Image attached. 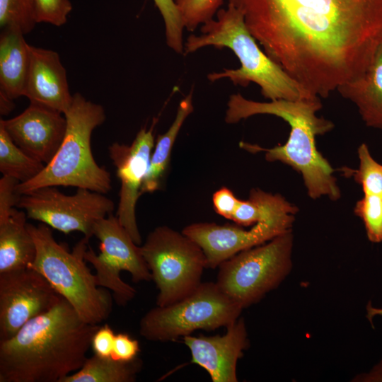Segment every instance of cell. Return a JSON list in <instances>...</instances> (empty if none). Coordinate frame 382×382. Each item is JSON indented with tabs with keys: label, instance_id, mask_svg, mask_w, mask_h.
Masks as SVG:
<instances>
[{
	"label": "cell",
	"instance_id": "obj_1",
	"mask_svg": "<svg viewBox=\"0 0 382 382\" xmlns=\"http://www.w3.org/2000/svg\"><path fill=\"white\" fill-rule=\"evenodd\" d=\"M264 52L312 95L361 75L382 47V0H228Z\"/></svg>",
	"mask_w": 382,
	"mask_h": 382
},
{
	"label": "cell",
	"instance_id": "obj_2",
	"mask_svg": "<svg viewBox=\"0 0 382 382\" xmlns=\"http://www.w3.org/2000/svg\"><path fill=\"white\" fill-rule=\"evenodd\" d=\"M99 327L86 323L62 298L0 341V382H61L82 367Z\"/></svg>",
	"mask_w": 382,
	"mask_h": 382
},
{
	"label": "cell",
	"instance_id": "obj_3",
	"mask_svg": "<svg viewBox=\"0 0 382 382\" xmlns=\"http://www.w3.org/2000/svg\"><path fill=\"white\" fill-rule=\"evenodd\" d=\"M321 108L319 97L263 103L247 99L238 93L230 96L224 120L228 124H235L255 115L265 114L285 120L291 131L284 144L264 149L241 142V146L251 151H265L267 161H279L300 173L311 198L327 197L335 201L341 192L334 169L318 151L316 144L317 136L334 128L331 121L316 115Z\"/></svg>",
	"mask_w": 382,
	"mask_h": 382
},
{
	"label": "cell",
	"instance_id": "obj_4",
	"mask_svg": "<svg viewBox=\"0 0 382 382\" xmlns=\"http://www.w3.org/2000/svg\"><path fill=\"white\" fill-rule=\"evenodd\" d=\"M202 34L190 35L184 43V54L193 53L207 46L230 49L241 66L236 69L207 75L212 82L228 79L234 85L247 87L255 83L262 95L270 100H298L318 97L312 95L273 61L257 43L249 31L243 13L232 4L220 8L216 18L201 26Z\"/></svg>",
	"mask_w": 382,
	"mask_h": 382
},
{
	"label": "cell",
	"instance_id": "obj_5",
	"mask_svg": "<svg viewBox=\"0 0 382 382\" xmlns=\"http://www.w3.org/2000/svg\"><path fill=\"white\" fill-rule=\"evenodd\" d=\"M64 115L66 129L57 152L39 175L16 185L19 195L48 186H71L103 194L112 189L110 173L96 163L91 146L93 131L105 121V109L76 93Z\"/></svg>",
	"mask_w": 382,
	"mask_h": 382
},
{
	"label": "cell",
	"instance_id": "obj_6",
	"mask_svg": "<svg viewBox=\"0 0 382 382\" xmlns=\"http://www.w3.org/2000/svg\"><path fill=\"white\" fill-rule=\"evenodd\" d=\"M27 226L36 248L29 267L40 272L86 323L99 325L106 320L112 311V298L98 285L96 274L86 264L90 238L84 236L69 252L56 241L49 226L28 223Z\"/></svg>",
	"mask_w": 382,
	"mask_h": 382
},
{
	"label": "cell",
	"instance_id": "obj_7",
	"mask_svg": "<svg viewBox=\"0 0 382 382\" xmlns=\"http://www.w3.org/2000/svg\"><path fill=\"white\" fill-rule=\"evenodd\" d=\"M292 229L243 250L219 266L216 284L243 308L276 289L292 268Z\"/></svg>",
	"mask_w": 382,
	"mask_h": 382
},
{
	"label": "cell",
	"instance_id": "obj_8",
	"mask_svg": "<svg viewBox=\"0 0 382 382\" xmlns=\"http://www.w3.org/2000/svg\"><path fill=\"white\" fill-rule=\"evenodd\" d=\"M243 309L216 282H202L183 299L149 311L139 322V333L149 341H172L197 330L226 328Z\"/></svg>",
	"mask_w": 382,
	"mask_h": 382
},
{
	"label": "cell",
	"instance_id": "obj_9",
	"mask_svg": "<svg viewBox=\"0 0 382 382\" xmlns=\"http://www.w3.org/2000/svg\"><path fill=\"white\" fill-rule=\"evenodd\" d=\"M158 294V306L175 303L193 292L202 283L207 260L192 239L168 226L156 227L140 247Z\"/></svg>",
	"mask_w": 382,
	"mask_h": 382
},
{
	"label": "cell",
	"instance_id": "obj_10",
	"mask_svg": "<svg viewBox=\"0 0 382 382\" xmlns=\"http://www.w3.org/2000/svg\"><path fill=\"white\" fill-rule=\"evenodd\" d=\"M93 236L100 241V253L97 255L89 247L85 260L95 268L98 285L111 290L117 304L125 306L136 291L122 280L120 272H129L136 283L152 279L140 247L112 213L96 223Z\"/></svg>",
	"mask_w": 382,
	"mask_h": 382
},
{
	"label": "cell",
	"instance_id": "obj_11",
	"mask_svg": "<svg viewBox=\"0 0 382 382\" xmlns=\"http://www.w3.org/2000/svg\"><path fill=\"white\" fill-rule=\"evenodd\" d=\"M17 207L25 210L28 218L64 233L79 231L90 238L96 223L111 214L115 206L104 194L88 189L77 188L75 194L68 195L48 186L21 195Z\"/></svg>",
	"mask_w": 382,
	"mask_h": 382
},
{
	"label": "cell",
	"instance_id": "obj_12",
	"mask_svg": "<svg viewBox=\"0 0 382 382\" xmlns=\"http://www.w3.org/2000/svg\"><path fill=\"white\" fill-rule=\"evenodd\" d=\"M62 298L32 268L0 273V341L12 337L27 322L51 310Z\"/></svg>",
	"mask_w": 382,
	"mask_h": 382
},
{
	"label": "cell",
	"instance_id": "obj_13",
	"mask_svg": "<svg viewBox=\"0 0 382 382\" xmlns=\"http://www.w3.org/2000/svg\"><path fill=\"white\" fill-rule=\"evenodd\" d=\"M294 215L282 214L259 221L249 230L238 224L201 222L185 226L182 232L201 247L206 257L207 267L216 268L237 253L292 229Z\"/></svg>",
	"mask_w": 382,
	"mask_h": 382
},
{
	"label": "cell",
	"instance_id": "obj_14",
	"mask_svg": "<svg viewBox=\"0 0 382 382\" xmlns=\"http://www.w3.org/2000/svg\"><path fill=\"white\" fill-rule=\"evenodd\" d=\"M154 124L155 122L149 129L141 128L130 145L115 142L108 147L110 158L120 181V200L115 216L137 245L141 244V237L135 209L154 145Z\"/></svg>",
	"mask_w": 382,
	"mask_h": 382
},
{
	"label": "cell",
	"instance_id": "obj_15",
	"mask_svg": "<svg viewBox=\"0 0 382 382\" xmlns=\"http://www.w3.org/2000/svg\"><path fill=\"white\" fill-rule=\"evenodd\" d=\"M0 125L18 147L46 165L62 143L66 120L59 112L30 103L18 115L1 119Z\"/></svg>",
	"mask_w": 382,
	"mask_h": 382
},
{
	"label": "cell",
	"instance_id": "obj_16",
	"mask_svg": "<svg viewBox=\"0 0 382 382\" xmlns=\"http://www.w3.org/2000/svg\"><path fill=\"white\" fill-rule=\"evenodd\" d=\"M192 362L205 369L213 382H237L238 360L249 346L244 319L239 318L226 327L224 335L183 337Z\"/></svg>",
	"mask_w": 382,
	"mask_h": 382
},
{
	"label": "cell",
	"instance_id": "obj_17",
	"mask_svg": "<svg viewBox=\"0 0 382 382\" xmlns=\"http://www.w3.org/2000/svg\"><path fill=\"white\" fill-rule=\"evenodd\" d=\"M23 96L30 103L64 114L69 108L70 93L66 71L59 54L30 45V65Z\"/></svg>",
	"mask_w": 382,
	"mask_h": 382
},
{
	"label": "cell",
	"instance_id": "obj_18",
	"mask_svg": "<svg viewBox=\"0 0 382 382\" xmlns=\"http://www.w3.org/2000/svg\"><path fill=\"white\" fill-rule=\"evenodd\" d=\"M336 91L357 107L366 126L382 129V47L361 75Z\"/></svg>",
	"mask_w": 382,
	"mask_h": 382
},
{
	"label": "cell",
	"instance_id": "obj_19",
	"mask_svg": "<svg viewBox=\"0 0 382 382\" xmlns=\"http://www.w3.org/2000/svg\"><path fill=\"white\" fill-rule=\"evenodd\" d=\"M23 35L16 29H1L0 94L11 100L23 96L30 65V45Z\"/></svg>",
	"mask_w": 382,
	"mask_h": 382
},
{
	"label": "cell",
	"instance_id": "obj_20",
	"mask_svg": "<svg viewBox=\"0 0 382 382\" xmlns=\"http://www.w3.org/2000/svg\"><path fill=\"white\" fill-rule=\"evenodd\" d=\"M25 212L16 208L0 219V273L29 267L36 248L27 226Z\"/></svg>",
	"mask_w": 382,
	"mask_h": 382
},
{
	"label": "cell",
	"instance_id": "obj_21",
	"mask_svg": "<svg viewBox=\"0 0 382 382\" xmlns=\"http://www.w3.org/2000/svg\"><path fill=\"white\" fill-rule=\"evenodd\" d=\"M192 111V91H190L180 102L170 127L156 138L155 149L151 154L149 166L141 187V195L154 192L161 188L175 139L183 123Z\"/></svg>",
	"mask_w": 382,
	"mask_h": 382
},
{
	"label": "cell",
	"instance_id": "obj_22",
	"mask_svg": "<svg viewBox=\"0 0 382 382\" xmlns=\"http://www.w3.org/2000/svg\"><path fill=\"white\" fill-rule=\"evenodd\" d=\"M138 358L129 361L93 354L87 357L82 367L61 382H134L141 371Z\"/></svg>",
	"mask_w": 382,
	"mask_h": 382
},
{
	"label": "cell",
	"instance_id": "obj_23",
	"mask_svg": "<svg viewBox=\"0 0 382 382\" xmlns=\"http://www.w3.org/2000/svg\"><path fill=\"white\" fill-rule=\"evenodd\" d=\"M298 211L282 195L254 188L248 199H240L231 220L239 226H249L282 214H296Z\"/></svg>",
	"mask_w": 382,
	"mask_h": 382
},
{
	"label": "cell",
	"instance_id": "obj_24",
	"mask_svg": "<svg viewBox=\"0 0 382 382\" xmlns=\"http://www.w3.org/2000/svg\"><path fill=\"white\" fill-rule=\"evenodd\" d=\"M45 167V163L18 147L0 125V172L3 175L23 183L39 175Z\"/></svg>",
	"mask_w": 382,
	"mask_h": 382
},
{
	"label": "cell",
	"instance_id": "obj_25",
	"mask_svg": "<svg viewBox=\"0 0 382 382\" xmlns=\"http://www.w3.org/2000/svg\"><path fill=\"white\" fill-rule=\"evenodd\" d=\"M36 23L32 0H0L1 29H16L25 35Z\"/></svg>",
	"mask_w": 382,
	"mask_h": 382
},
{
	"label": "cell",
	"instance_id": "obj_26",
	"mask_svg": "<svg viewBox=\"0 0 382 382\" xmlns=\"http://www.w3.org/2000/svg\"><path fill=\"white\" fill-rule=\"evenodd\" d=\"M357 154L359 160L358 169L344 168L343 170L353 176L361 186L364 194H382V164L372 157L364 143L359 146Z\"/></svg>",
	"mask_w": 382,
	"mask_h": 382
},
{
	"label": "cell",
	"instance_id": "obj_27",
	"mask_svg": "<svg viewBox=\"0 0 382 382\" xmlns=\"http://www.w3.org/2000/svg\"><path fill=\"white\" fill-rule=\"evenodd\" d=\"M354 212L362 220L369 241L382 243V194H364Z\"/></svg>",
	"mask_w": 382,
	"mask_h": 382
},
{
	"label": "cell",
	"instance_id": "obj_28",
	"mask_svg": "<svg viewBox=\"0 0 382 382\" xmlns=\"http://www.w3.org/2000/svg\"><path fill=\"white\" fill-rule=\"evenodd\" d=\"M224 0H174L184 28L192 32L214 18Z\"/></svg>",
	"mask_w": 382,
	"mask_h": 382
},
{
	"label": "cell",
	"instance_id": "obj_29",
	"mask_svg": "<svg viewBox=\"0 0 382 382\" xmlns=\"http://www.w3.org/2000/svg\"><path fill=\"white\" fill-rule=\"evenodd\" d=\"M153 1L164 21L167 45L177 54H183V33L185 28L174 0Z\"/></svg>",
	"mask_w": 382,
	"mask_h": 382
},
{
	"label": "cell",
	"instance_id": "obj_30",
	"mask_svg": "<svg viewBox=\"0 0 382 382\" xmlns=\"http://www.w3.org/2000/svg\"><path fill=\"white\" fill-rule=\"evenodd\" d=\"M37 23L62 26L67 21L72 5L69 0H32Z\"/></svg>",
	"mask_w": 382,
	"mask_h": 382
},
{
	"label": "cell",
	"instance_id": "obj_31",
	"mask_svg": "<svg viewBox=\"0 0 382 382\" xmlns=\"http://www.w3.org/2000/svg\"><path fill=\"white\" fill-rule=\"evenodd\" d=\"M19 182L11 177L3 175L0 179V219L8 216L18 205L21 195L16 192Z\"/></svg>",
	"mask_w": 382,
	"mask_h": 382
},
{
	"label": "cell",
	"instance_id": "obj_32",
	"mask_svg": "<svg viewBox=\"0 0 382 382\" xmlns=\"http://www.w3.org/2000/svg\"><path fill=\"white\" fill-rule=\"evenodd\" d=\"M139 351V343L137 340L127 333H118L115 337L111 358L129 361L137 358Z\"/></svg>",
	"mask_w": 382,
	"mask_h": 382
},
{
	"label": "cell",
	"instance_id": "obj_33",
	"mask_svg": "<svg viewBox=\"0 0 382 382\" xmlns=\"http://www.w3.org/2000/svg\"><path fill=\"white\" fill-rule=\"evenodd\" d=\"M239 202L240 199L226 187H221L212 196V204L215 212L227 219H232Z\"/></svg>",
	"mask_w": 382,
	"mask_h": 382
},
{
	"label": "cell",
	"instance_id": "obj_34",
	"mask_svg": "<svg viewBox=\"0 0 382 382\" xmlns=\"http://www.w3.org/2000/svg\"><path fill=\"white\" fill-rule=\"evenodd\" d=\"M115 335L108 324L100 326L92 337L91 347L94 354L102 357H111Z\"/></svg>",
	"mask_w": 382,
	"mask_h": 382
},
{
	"label": "cell",
	"instance_id": "obj_35",
	"mask_svg": "<svg viewBox=\"0 0 382 382\" xmlns=\"http://www.w3.org/2000/svg\"><path fill=\"white\" fill-rule=\"evenodd\" d=\"M356 382H382V359L368 373L357 375L352 380Z\"/></svg>",
	"mask_w": 382,
	"mask_h": 382
},
{
	"label": "cell",
	"instance_id": "obj_36",
	"mask_svg": "<svg viewBox=\"0 0 382 382\" xmlns=\"http://www.w3.org/2000/svg\"><path fill=\"white\" fill-rule=\"evenodd\" d=\"M15 107L13 100L0 94V113L1 115L9 114Z\"/></svg>",
	"mask_w": 382,
	"mask_h": 382
},
{
	"label": "cell",
	"instance_id": "obj_37",
	"mask_svg": "<svg viewBox=\"0 0 382 382\" xmlns=\"http://www.w3.org/2000/svg\"><path fill=\"white\" fill-rule=\"evenodd\" d=\"M382 315V308H376L371 306H368V318L372 317L375 315Z\"/></svg>",
	"mask_w": 382,
	"mask_h": 382
}]
</instances>
